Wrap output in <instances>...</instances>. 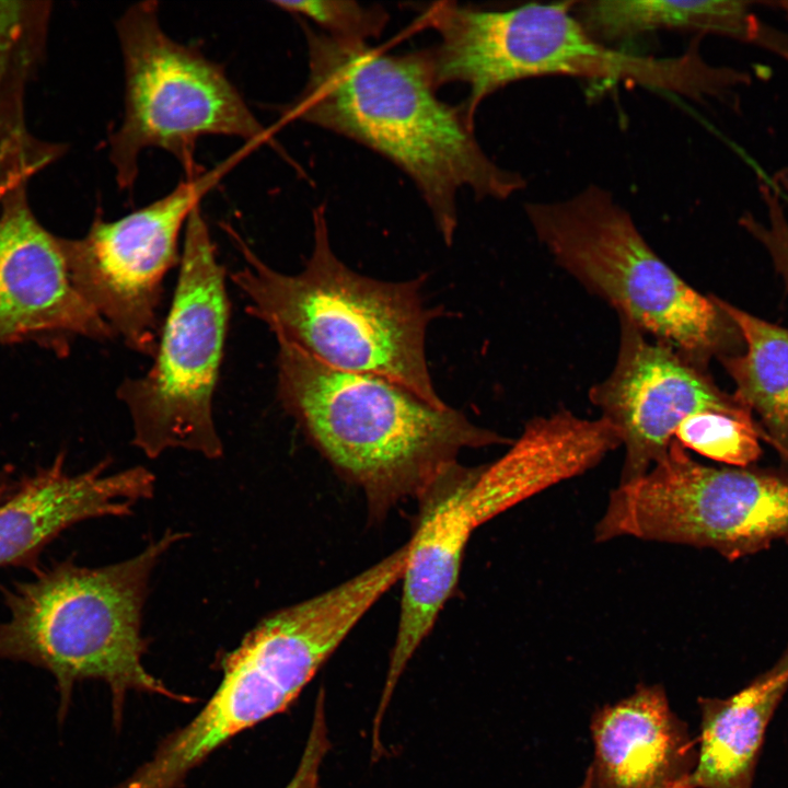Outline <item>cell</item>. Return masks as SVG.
<instances>
[{
    "label": "cell",
    "instance_id": "obj_8",
    "mask_svg": "<svg viewBox=\"0 0 788 788\" xmlns=\"http://www.w3.org/2000/svg\"><path fill=\"white\" fill-rule=\"evenodd\" d=\"M124 67V112L109 140L117 185L131 190L146 149L172 154L186 176L202 171L195 148L205 136L240 138L251 147L267 131L223 67L162 27L159 3L138 2L116 23Z\"/></svg>",
    "mask_w": 788,
    "mask_h": 788
},
{
    "label": "cell",
    "instance_id": "obj_21",
    "mask_svg": "<svg viewBox=\"0 0 788 788\" xmlns=\"http://www.w3.org/2000/svg\"><path fill=\"white\" fill-rule=\"evenodd\" d=\"M763 432L755 419L718 412H702L679 426L674 439L685 449L735 467L755 463L762 449Z\"/></svg>",
    "mask_w": 788,
    "mask_h": 788
},
{
    "label": "cell",
    "instance_id": "obj_23",
    "mask_svg": "<svg viewBox=\"0 0 788 788\" xmlns=\"http://www.w3.org/2000/svg\"><path fill=\"white\" fill-rule=\"evenodd\" d=\"M758 192L766 209V221L746 212L740 224L765 247L788 291V167L780 169L772 184L762 179Z\"/></svg>",
    "mask_w": 788,
    "mask_h": 788
},
{
    "label": "cell",
    "instance_id": "obj_24",
    "mask_svg": "<svg viewBox=\"0 0 788 788\" xmlns=\"http://www.w3.org/2000/svg\"><path fill=\"white\" fill-rule=\"evenodd\" d=\"M331 749L325 710V692L320 690L313 718L298 767L285 788H322L320 770Z\"/></svg>",
    "mask_w": 788,
    "mask_h": 788
},
{
    "label": "cell",
    "instance_id": "obj_13",
    "mask_svg": "<svg viewBox=\"0 0 788 788\" xmlns=\"http://www.w3.org/2000/svg\"><path fill=\"white\" fill-rule=\"evenodd\" d=\"M480 468L456 462L417 498L418 517L401 576L397 631L372 723L373 749L381 748L383 717L402 674L456 588L466 545L477 529L470 493Z\"/></svg>",
    "mask_w": 788,
    "mask_h": 788
},
{
    "label": "cell",
    "instance_id": "obj_15",
    "mask_svg": "<svg viewBox=\"0 0 788 788\" xmlns=\"http://www.w3.org/2000/svg\"><path fill=\"white\" fill-rule=\"evenodd\" d=\"M109 462L71 474L60 453L19 479L0 502V568H35L40 552L66 529L89 519L129 515L137 501L152 497L155 477L148 468L108 474Z\"/></svg>",
    "mask_w": 788,
    "mask_h": 788
},
{
    "label": "cell",
    "instance_id": "obj_6",
    "mask_svg": "<svg viewBox=\"0 0 788 788\" xmlns=\"http://www.w3.org/2000/svg\"><path fill=\"white\" fill-rule=\"evenodd\" d=\"M524 210L555 262L647 335L704 367L742 351L732 320L656 254L609 190L589 185Z\"/></svg>",
    "mask_w": 788,
    "mask_h": 788
},
{
    "label": "cell",
    "instance_id": "obj_18",
    "mask_svg": "<svg viewBox=\"0 0 788 788\" xmlns=\"http://www.w3.org/2000/svg\"><path fill=\"white\" fill-rule=\"evenodd\" d=\"M787 691L788 645L742 690L699 698V748L688 788H753L766 730Z\"/></svg>",
    "mask_w": 788,
    "mask_h": 788
},
{
    "label": "cell",
    "instance_id": "obj_25",
    "mask_svg": "<svg viewBox=\"0 0 788 788\" xmlns=\"http://www.w3.org/2000/svg\"><path fill=\"white\" fill-rule=\"evenodd\" d=\"M16 483L9 471L0 472V502L11 495Z\"/></svg>",
    "mask_w": 788,
    "mask_h": 788
},
{
    "label": "cell",
    "instance_id": "obj_3",
    "mask_svg": "<svg viewBox=\"0 0 788 788\" xmlns=\"http://www.w3.org/2000/svg\"><path fill=\"white\" fill-rule=\"evenodd\" d=\"M227 231L246 262L231 281L248 299V314L276 338L332 368L375 374L447 406L434 390L425 347L427 328L441 312L426 306L422 276L382 281L349 268L331 246L324 205L313 210L312 252L297 275L273 269Z\"/></svg>",
    "mask_w": 788,
    "mask_h": 788
},
{
    "label": "cell",
    "instance_id": "obj_1",
    "mask_svg": "<svg viewBox=\"0 0 788 788\" xmlns=\"http://www.w3.org/2000/svg\"><path fill=\"white\" fill-rule=\"evenodd\" d=\"M299 21L309 73L283 117L347 137L398 166L413 179L445 244H452L457 227L461 190L502 200L524 188L521 174L486 154L462 105L439 99L417 51L391 55Z\"/></svg>",
    "mask_w": 788,
    "mask_h": 788
},
{
    "label": "cell",
    "instance_id": "obj_19",
    "mask_svg": "<svg viewBox=\"0 0 788 788\" xmlns=\"http://www.w3.org/2000/svg\"><path fill=\"white\" fill-rule=\"evenodd\" d=\"M751 5L728 0H590L576 1L573 12L604 44L657 31H681L729 37L783 57L788 51V36L763 25Z\"/></svg>",
    "mask_w": 788,
    "mask_h": 788
},
{
    "label": "cell",
    "instance_id": "obj_27",
    "mask_svg": "<svg viewBox=\"0 0 788 788\" xmlns=\"http://www.w3.org/2000/svg\"><path fill=\"white\" fill-rule=\"evenodd\" d=\"M579 788H591L589 776L586 774L584 780Z\"/></svg>",
    "mask_w": 788,
    "mask_h": 788
},
{
    "label": "cell",
    "instance_id": "obj_11",
    "mask_svg": "<svg viewBox=\"0 0 788 788\" xmlns=\"http://www.w3.org/2000/svg\"><path fill=\"white\" fill-rule=\"evenodd\" d=\"M240 157L186 176L169 194L119 219L96 217L80 240H62L73 285L131 350L154 357L163 283L179 265V237L202 197Z\"/></svg>",
    "mask_w": 788,
    "mask_h": 788
},
{
    "label": "cell",
    "instance_id": "obj_17",
    "mask_svg": "<svg viewBox=\"0 0 788 788\" xmlns=\"http://www.w3.org/2000/svg\"><path fill=\"white\" fill-rule=\"evenodd\" d=\"M621 439L604 418L584 419L568 410L526 422L497 461L483 465L470 493L476 528L520 502L599 464Z\"/></svg>",
    "mask_w": 788,
    "mask_h": 788
},
{
    "label": "cell",
    "instance_id": "obj_5",
    "mask_svg": "<svg viewBox=\"0 0 788 788\" xmlns=\"http://www.w3.org/2000/svg\"><path fill=\"white\" fill-rule=\"evenodd\" d=\"M575 2H532L502 10L434 2L425 8L421 20L438 40L418 53L437 90L450 83L468 88L461 105L473 119L494 92L548 76L630 82L695 100L710 93L714 68L695 49L674 58L615 50L587 31L573 12Z\"/></svg>",
    "mask_w": 788,
    "mask_h": 788
},
{
    "label": "cell",
    "instance_id": "obj_14",
    "mask_svg": "<svg viewBox=\"0 0 788 788\" xmlns=\"http://www.w3.org/2000/svg\"><path fill=\"white\" fill-rule=\"evenodd\" d=\"M78 337L116 335L73 285L62 240L24 208L7 210L0 216V345L33 343L65 356Z\"/></svg>",
    "mask_w": 788,
    "mask_h": 788
},
{
    "label": "cell",
    "instance_id": "obj_28",
    "mask_svg": "<svg viewBox=\"0 0 788 788\" xmlns=\"http://www.w3.org/2000/svg\"><path fill=\"white\" fill-rule=\"evenodd\" d=\"M8 13H9V10H7V9H5V10L0 9V24H1V18H2V16H5Z\"/></svg>",
    "mask_w": 788,
    "mask_h": 788
},
{
    "label": "cell",
    "instance_id": "obj_9",
    "mask_svg": "<svg viewBox=\"0 0 788 788\" xmlns=\"http://www.w3.org/2000/svg\"><path fill=\"white\" fill-rule=\"evenodd\" d=\"M617 537L710 548L728 560L762 552L788 538V466H708L674 439L644 476L611 491L594 540Z\"/></svg>",
    "mask_w": 788,
    "mask_h": 788
},
{
    "label": "cell",
    "instance_id": "obj_22",
    "mask_svg": "<svg viewBox=\"0 0 788 788\" xmlns=\"http://www.w3.org/2000/svg\"><path fill=\"white\" fill-rule=\"evenodd\" d=\"M273 4L299 19H308L331 37L348 42L368 43L380 37L390 20L382 5L351 0H277Z\"/></svg>",
    "mask_w": 788,
    "mask_h": 788
},
{
    "label": "cell",
    "instance_id": "obj_7",
    "mask_svg": "<svg viewBox=\"0 0 788 788\" xmlns=\"http://www.w3.org/2000/svg\"><path fill=\"white\" fill-rule=\"evenodd\" d=\"M167 316L153 363L139 378L125 379L117 397L132 424V444L154 459L184 449L210 460L223 454L213 419L230 320L225 270L219 263L200 205L185 231Z\"/></svg>",
    "mask_w": 788,
    "mask_h": 788
},
{
    "label": "cell",
    "instance_id": "obj_4",
    "mask_svg": "<svg viewBox=\"0 0 788 788\" xmlns=\"http://www.w3.org/2000/svg\"><path fill=\"white\" fill-rule=\"evenodd\" d=\"M184 537L169 531L136 556L103 567L59 561L4 591L9 614L0 621V658L45 669L55 677L59 720L74 684L83 680L109 686L116 721L130 691L187 702L144 668L141 635L151 573Z\"/></svg>",
    "mask_w": 788,
    "mask_h": 788
},
{
    "label": "cell",
    "instance_id": "obj_2",
    "mask_svg": "<svg viewBox=\"0 0 788 788\" xmlns=\"http://www.w3.org/2000/svg\"><path fill=\"white\" fill-rule=\"evenodd\" d=\"M276 340L281 406L334 468L363 491L375 518L403 499H417L464 449L514 441L389 379L332 368Z\"/></svg>",
    "mask_w": 788,
    "mask_h": 788
},
{
    "label": "cell",
    "instance_id": "obj_20",
    "mask_svg": "<svg viewBox=\"0 0 788 788\" xmlns=\"http://www.w3.org/2000/svg\"><path fill=\"white\" fill-rule=\"evenodd\" d=\"M737 325L744 350L720 359L734 397L757 417L763 439L788 465V328L712 297Z\"/></svg>",
    "mask_w": 788,
    "mask_h": 788
},
{
    "label": "cell",
    "instance_id": "obj_10",
    "mask_svg": "<svg viewBox=\"0 0 788 788\" xmlns=\"http://www.w3.org/2000/svg\"><path fill=\"white\" fill-rule=\"evenodd\" d=\"M336 649L331 623L311 605L269 614L227 653L200 711L115 788H177L227 741L290 707Z\"/></svg>",
    "mask_w": 788,
    "mask_h": 788
},
{
    "label": "cell",
    "instance_id": "obj_16",
    "mask_svg": "<svg viewBox=\"0 0 788 788\" xmlns=\"http://www.w3.org/2000/svg\"><path fill=\"white\" fill-rule=\"evenodd\" d=\"M591 788H688L697 763L695 741L671 710L660 685H639L604 706L591 723Z\"/></svg>",
    "mask_w": 788,
    "mask_h": 788
},
{
    "label": "cell",
    "instance_id": "obj_26",
    "mask_svg": "<svg viewBox=\"0 0 788 788\" xmlns=\"http://www.w3.org/2000/svg\"><path fill=\"white\" fill-rule=\"evenodd\" d=\"M774 4L780 7V9L785 12V14L788 19V1H778V2H774ZM783 58L788 61V53H786L783 56Z\"/></svg>",
    "mask_w": 788,
    "mask_h": 788
},
{
    "label": "cell",
    "instance_id": "obj_12",
    "mask_svg": "<svg viewBox=\"0 0 788 788\" xmlns=\"http://www.w3.org/2000/svg\"><path fill=\"white\" fill-rule=\"evenodd\" d=\"M619 347L611 374L589 398L625 448L619 485L644 476L668 453L679 426L702 412L755 419L733 394L720 390L704 367L673 346L650 339L619 316Z\"/></svg>",
    "mask_w": 788,
    "mask_h": 788
}]
</instances>
